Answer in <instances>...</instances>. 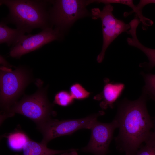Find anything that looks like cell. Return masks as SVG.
Returning a JSON list of instances; mask_svg holds the SVG:
<instances>
[{"label": "cell", "mask_w": 155, "mask_h": 155, "mask_svg": "<svg viewBox=\"0 0 155 155\" xmlns=\"http://www.w3.org/2000/svg\"><path fill=\"white\" fill-rule=\"evenodd\" d=\"M148 98L142 93L135 100L125 98L117 103L114 119L119 133L115 140L117 149L125 155H135L152 131L153 122L147 108Z\"/></svg>", "instance_id": "6da1fadb"}, {"label": "cell", "mask_w": 155, "mask_h": 155, "mask_svg": "<svg viewBox=\"0 0 155 155\" xmlns=\"http://www.w3.org/2000/svg\"><path fill=\"white\" fill-rule=\"evenodd\" d=\"M51 0H1L0 5L6 6L7 16L1 20L7 24L15 25L16 28L30 34L33 29L42 30L52 27L50 19Z\"/></svg>", "instance_id": "7a4b0ae2"}, {"label": "cell", "mask_w": 155, "mask_h": 155, "mask_svg": "<svg viewBox=\"0 0 155 155\" xmlns=\"http://www.w3.org/2000/svg\"><path fill=\"white\" fill-rule=\"evenodd\" d=\"M36 92L30 95L25 96L12 106L6 115L7 118L15 113L22 115L32 120L38 127L52 119L56 115L53 104L47 96L46 89L41 86L42 82H36Z\"/></svg>", "instance_id": "3957f363"}, {"label": "cell", "mask_w": 155, "mask_h": 155, "mask_svg": "<svg viewBox=\"0 0 155 155\" xmlns=\"http://www.w3.org/2000/svg\"><path fill=\"white\" fill-rule=\"evenodd\" d=\"M27 70L22 66L14 70L9 67H0V105L3 112L1 115L7 114L30 82V75Z\"/></svg>", "instance_id": "277c9868"}, {"label": "cell", "mask_w": 155, "mask_h": 155, "mask_svg": "<svg viewBox=\"0 0 155 155\" xmlns=\"http://www.w3.org/2000/svg\"><path fill=\"white\" fill-rule=\"evenodd\" d=\"M50 19L52 27L63 32L75 21L87 15L86 7L95 0H51Z\"/></svg>", "instance_id": "5b68a950"}, {"label": "cell", "mask_w": 155, "mask_h": 155, "mask_svg": "<svg viewBox=\"0 0 155 155\" xmlns=\"http://www.w3.org/2000/svg\"><path fill=\"white\" fill-rule=\"evenodd\" d=\"M100 111L98 113L83 118L59 121L49 120L37 127L42 135V142L46 144L51 140L61 136L71 135L82 129H90L98 117L104 114Z\"/></svg>", "instance_id": "8992f818"}, {"label": "cell", "mask_w": 155, "mask_h": 155, "mask_svg": "<svg viewBox=\"0 0 155 155\" xmlns=\"http://www.w3.org/2000/svg\"><path fill=\"white\" fill-rule=\"evenodd\" d=\"M113 9L111 5L108 4L102 10L97 8L91 10L92 18H100L102 23L103 42L101 51L97 58L99 63L103 61L105 52L112 42L121 33L127 32L130 28L129 24H126L115 17L113 13Z\"/></svg>", "instance_id": "52a82bcc"}, {"label": "cell", "mask_w": 155, "mask_h": 155, "mask_svg": "<svg viewBox=\"0 0 155 155\" xmlns=\"http://www.w3.org/2000/svg\"><path fill=\"white\" fill-rule=\"evenodd\" d=\"M63 36L59 31L53 27L43 30L35 34L24 35L17 43L11 47L9 55L13 58H20L22 56L53 41L61 40Z\"/></svg>", "instance_id": "ba28073f"}, {"label": "cell", "mask_w": 155, "mask_h": 155, "mask_svg": "<svg viewBox=\"0 0 155 155\" xmlns=\"http://www.w3.org/2000/svg\"><path fill=\"white\" fill-rule=\"evenodd\" d=\"M117 128V122L114 119L107 123L97 120L90 129L91 137L88 144L82 150L94 155H106L114 131Z\"/></svg>", "instance_id": "9c48e42d"}, {"label": "cell", "mask_w": 155, "mask_h": 155, "mask_svg": "<svg viewBox=\"0 0 155 155\" xmlns=\"http://www.w3.org/2000/svg\"><path fill=\"white\" fill-rule=\"evenodd\" d=\"M140 23L136 20H133L130 22V28L127 33L131 35V37L127 38V41L129 45L138 48L146 55L149 62L141 63L140 64V66L144 67L148 70H150L155 67V49L145 46L138 39L136 30Z\"/></svg>", "instance_id": "30bf717a"}, {"label": "cell", "mask_w": 155, "mask_h": 155, "mask_svg": "<svg viewBox=\"0 0 155 155\" xmlns=\"http://www.w3.org/2000/svg\"><path fill=\"white\" fill-rule=\"evenodd\" d=\"M125 88L124 84L106 82L102 92L96 96V100H101L100 105L103 109L113 108L115 102L121 95Z\"/></svg>", "instance_id": "8fae6325"}, {"label": "cell", "mask_w": 155, "mask_h": 155, "mask_svg": "<svg viewBox=\"0 0 155 155\" xmlns=\"http://www.w3.org/2000/svg\"><path fill=\"white\" fill-rule=\"evenodd\" d=\"M26 32L22 30L13 29L1 20L0 22V43H5L8 46L15 45L25 35Z\"/></svg>", "instance_id": "7c38bea8"}, {"label": "cell", "mask_w": 155, "mask_h": 155, "mask_svg": "<svg viewBox=\"0 0 155 155\" xmlns=\"http://www.w3.org/2000/svg\"><path fill=\"white\" fill-rule=\"evenodd\" d=\"M47 145L41 142H38L30 139L23 147V155H56L72 150H53L48 148Z\"/></svg>", "instance_id": "4fadbf2b"}, {"label": "cell", "mask_w": 155, "mask_h": 155, "mask_svg": "<svg viewBox=\"0 0 155 155\" xmlns=\"http://www.w3.org/2000/svg\"><path fill=\"white\" fill-rule=\"evenodd\" d=\"M7 138L9 147L15 151L23 150L26 143L30 140L25 133L20 131L9 134L7 136Z\"/></svg>", "instance_id": "5bb4252c"}, {"label": "cell", "mask_w": 155, "mask_h": 155, "mask_svg": "<svg viewBox=\"0 0 155 155\" xmlns=\"http://www.w3.org/2000/svg\"><path fill=\"white\" fill-rule=\"evenodd\" d=\"M104 3L106 4H110L111 3L122 4L131 7L133 10V12L136 13L137 17L142 23L144 30L147 27L152 25L153 23L152 20L143 15L142 10L138 7L137 5H135L134 4L132 0H105Z\"/></svg>", "instance_id": "9a60e30c"}, {"label": "cell", "mask_w": 155, "mask_h": 155, "mask_svg": "<svg viewBox=\"0 0 155 155\" xmlns=\"http://www.w3.org/2000/svg\"><path fill=\"white\" fill-rule=\"evenodd\" d=\"M145 82L142 89V93L145 94L148 98L153 100H155V74L150 73H141Z\"/></svg>", "instance_id": "2e32d148"}, {"label": "cell", "mask_w": 155, "mask_h": 155, "mask_svg": "<svg viewBox=\"0 0 155 155\" xmlns=\"http://www.w3.org/2000/svg\"><path fill=\"white\" fill-rule=\"evenodd\" d=\"M74 100L69 92L61 90L55 95L53 103L61 106L66 107L72 104Z\"/></svg>", "instance_id": "e0dca14e"}, {"label": "cell", "mask_w": 155, "mask_h": 155, "mask_svg": "<svg viewBox=\"0 0 155 155\" xmlns=\"http://www.w3.org/2000/svg\"><path fill=\"white\" fill-rule=\"evenodd\" d=\"M69 92L74 99L79 100H83L88 98L90 94L81 84L78 83H74L70 86Z\"/></svg>", "instance_id": "ac0fdd59"}, {"label": "cell", "mask_w": 155, "mask_h": 155, "mask_svg": "<svg viewBox=\"0 0 155 155\" xmlns=\"http://www.w3.org/2000/svg\"><path fill=\"white\" fill-rule=\"evenodd\" d=\"M135 155H155V141L148 137Z\"/></svg>", "instance_id": "d6986e66"}, {"label": "cell", "mask_w": 155, "mask_h": 155, "mask_svg": "<svg viewBox=\"0 0 155 155\" xmlns=\"http://www.w3.org/2000/svg\"><path fill=\"white\" fill-rule=\"evenodd\" d=\"M0 64L3 65V66L8 67H11L12 66L5 59L2 55H0Z\"/></svg>", "instance_id": "ffe728a7"}, {"label": "cell", "mask_w": 155, "mask_h": 155, "mask_svg": "<svg viewBox=\"0 0 155 155\" xmlns=\"http://www.w3.org/2000/svg\"><path fill=\"white\" fill-rule=\"evenodd\" d=\"M77 149H73L71 150L64 152L58 155H78Z\"/></svg>", "instance_id": "44dd1931"}, {"label": "cell", "mask_w": 155, "mask_h": 155, "mask_svg": "<svg viewBox=\"0 0 155 155\" xmlns=\"http://www.w3.org/2000/svg\"><path fill=\"white\" fill-rule=\"evenodd\" d=\"M155 102V100H154ZM153 131H151L149 136V137L155 141V118L154 122H153Z\"/></svg>", "instance_id": "7402d4cb"}]
</instances>
